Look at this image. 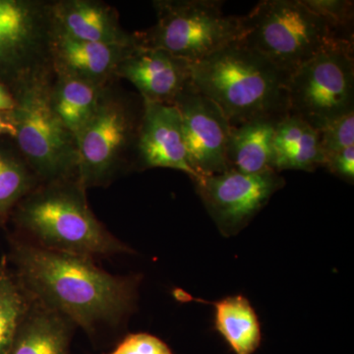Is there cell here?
I'll use <instances>...</instances> for the list:
<instances>
[{
  "label": "cell",
  "instance_id": "19",
  "mask_svg": "<svg viewBox=\"0 0 354 354\" xmlns=\"http://www.w3.org/2000/svg\"><path fill=\"white\" fill-rule=\"evenodd\" d=\"M111 85H97L75 77L53 72L50 87L51 104L65 127L74 135L76 141L77 137L97 111L106 88Z\"/></svg>",
  "mask_w": 354,
  "mask_h": 354
},
{
  "label": "cell",
  "instance_id": "28",
  "mask_svg": "<svg viewBox=\"0 0 354 354\" xmlns=\"http://www.w3.org/2000/svg\"><path fill=\"white\" fill-rule=\"evenodd\" d=\"M14 135H15V129L7 118L6 113H0V138L3 137L13 138Z\"/></svg>",
  "mask_w": 354,
  "mask_h": 354
},
{
  "label": "cell",
  "instance_id": "16",
  "mask_svg": "<svg viewBox=\"0 0 354 354\" xmlns=\"http://www.w3.org/2000/svg\"><path fill=\"white\" fill-rule=\"evenodd\" d=\"M325 167L319 133L295 115L281 118L272 140V169L315 171Z\"/></svg>",
  "mask_w": 354,
  "mask_h": 354
},
{
  "label": "cell",
  "instance_id": "1",
  "mask_svg": "<svg viewBox=\"0 0 354 354\" xmlns=\"http://www.w3.org/2000/svg\"><path fill=\"white\" fill-rule=\"evenodd\" d=\"M11 260L35 301L90 334L101 325H118L134 307L136 278L113 276L97 267L93 258L16 239Z\"/></svg>",
  "mask_w": 354,
  "mask_h": 354
},
{
  "label": "cell",
  "instance_id": "15",
  "mask_svg": "<svg viewBox=\"0 0 354 354\" xmlns=\"http://www.w3.org/2000/svg\"><path fill=\"white\" fill-rule=\"evenodd\" d=\"M55 31L70 38L116 46L137 44L134 32L123 29L114 7L97 0L51 1Z\"/></svg>",
  "mask_w": 354,
  "mask_h": 354
},
{
  "label": "cell",
  "instance_id": "25",
  "mask_svg": "<svg viewBox=\"0 0 354 354\" xmlns=\"http://www.w3.org/2000/svg\"><path fill=\"white\" fill-rule=\"evenodd\" d=\"M106 354H174L162 339L146 333L130 334Z\"/></svg>",
  "mask_w": 354,
  "mask_h": 354
},
{
  "label": "cell",
  "instance_id": "3",
  "mask_svg": "<svg viewBox=\"0 0 354 354\" xmlns=\"http://www.w3.org/2000/svg\"><path fill=\"white\" fill-rule=\"evenodd\" d=\"M78 178L41 183L14 209L16 227L35 245L87 256L131 252L95 218Z\"/></svg>",
  "mask_w": 354,
  "mask_h": 354
},
{
  "label": "cell",
  "instance_id": "6",
  "mask_svg": "<svg viewBox=\"0 0 354 354\" xmlns=\"http://www.w3.org/2000/svg\"><path fill=\"white\" fill-rule=\"evenodd\" d=\"M144 101L111 84L99 108L77 137L78 180L84 188L104 187L133 169Z\"/></svg>",
  "mask_w": 354,
  "mask_h": 354
},
{
  "label": "cell",
  "instance_id": "13",
  "mask_svg": "<svg viewBox=\"0 0 354 354\" xmlns=\"http://www.w3.org/2000/svg\"><path fill=\"white\" fill-rule=\"evenodd\" d=\"M191 65L169 51L137 44L121 62L116 76L129 81L144 102L174 106L192 82Z\"/></svg>",
  "mask_w": 354,
  "mask_h": 354
},
{
  "label": "cell",
  "instance_id": "27",
  "mask_svg": "<svg viewBox=\"0 0 354 354\" xmlns=\"http://www.w3.org/2000/svg\"><path fill=\"white\" fill-rule=\"evenodd\" d=\"M15 106V99L10 88L0 83V113H8Z\"/></svg>",
  "mask_w": 354,
  "mask_h": 354
},
{
  "label": "cell",
  "instance_id": "20",
  "mask_svg": "<svg viewBox=\"0 0 354 354\" xmlns=\"http://www.w3.org/2000/svg\"><path fill=\"white\" fill-rule=\"evenodd\" d=\"M216 328L236 354H252L259 348L262 333L250 302L242 295L213 302Z\"/></svg>",
  "mask_w": 354,
  "mask_h": 354
},
{
  "label": "cell",
  "instance_id": "23",
  "mask_svg": "<svg viewBox=\"0 0 354 354\" xmlns=\"http://www.w3.org/2000/svg\"><path fill=\"white\" fill-rule=\"evenodd\" d=\"M344 39L353 41V1L348 0H302Z\"/></svg>",
  "mask_w": 354,
  "mask_h": 354
},
{
  "label": "cell",
  "instance_id": "17",
  "mask_svg": "<svg viewBox=\"0 0 354 354\" xmlns=\"http://www.w3.org/2000/svg\"><path fill=\"white\" fill-rule=\"evenodd\" d=\"M74 327L68 319L32 299L8 354H69Z\"/></svg>",
  "mask_w": 354,
  "mask_h": 354
},
{
  "label": "cell",
  "instance_id": "8",
  "mask_svg": "<svg viewBox=\"0 0 354 354\" xmlns=\"http://www.w3.org/2000/svg\"><path fill=\"white\" fill-rule=\"evenodd\" d=\"M354 113L353 46L324 51L292 74L288 114L319 131Z\"/></svg>",
  "mask_w": 354,
  "mask_h": 354
},
{
  "label": "cell",
  "instance_id": "4",
  "mask_svg": "<svg viewBox=\"0 0 354 354\" xmlns=\"http://www.w3.org/2000/svg\"><path fill=\"white\" fill-rule=\"evenodd\" d=\"M51 66L11 90L15 99L7 118L15 129L12 140L41 183L78 178V148L50 100Z\"/></svg>",
  "mask_w": 354,
  "mask_h": 354
},
{
  "label": "cell",
  "instance_id": "24",
  "mask_svg": "<svg viewBox=\"0 0 354 354\" xmlns=\"http://www.w3.org/2000/svg\"><path fill=\"white\" fill-rule=\"evenodd\" d=\"M318 133L325 158L354 146V113L333 121Z\"/></svg>",
  "mask_w": 354,
  "mask_h": 354
},
{
  "label": "cell",
  "instance_id": "12",
  "mask_svg": "<svg viewBox=\"0 0 354 354\" xmlns=\"http://www.w3.org/2000/svg\"><path fill=\"white\" fill-rule=\"evenodd\" d=\"M164 167L187 174H196L190 167L184 142L180 115L174 106L144 102L133 169Z\"/></svg>",
  "mask_w": 354,
  "mask_h": 354
},
{
  "label": "cell",
  "instance_id": "18",
  "mask_svg": "<svg viewBox=\"0 0 354 354\" xmlns=\"http://www.w3.org/2000/svg\"><path fill=\"white\" fill-rule=\"evenodd\" d=\"M281 120L258 118L230 128L225 153L228 169L245 174L274 171L272 140Z\"/></svg>",
  "mask_w": 354,
  "mask_h": 354
},
{
  "label": "cell",
  "instance_id": "21",
  "mask_svg": "<svg viewBox=\"0 0 354 354\" xmlns=\"http://www.w3.org/2000/svg\"><path fill=\"white\" fill-rule=\"evenodd\" d=\"M41 184L15 144L9 137L0 138V225L14 209Z\"/></svg>",
  "mask_w": 354,
  "mask_h": 354
},
{
  "label": "cell",
  "instance_id": "26",
  "mask_svg": "<svg viewBox=\"0 0 354 354\" xmlns=\"http://www.w3.org/2000/svg\"><path fill=\"white\" fill-rule=\"evenodd\" d=\"M328 171L342 179L353 183L354 179V146L348 147L341 152L328 156L325 158V167Z\"/></svg>",
  "mask_w": 354,
  "mask_h": 354
},
{
  "label": "cell",
  "instance_id": "11",
  "mask_svg": "<svg viewBox=\"0 0 354 354\" xmlns=\"http://www.w3.org/2000/svg\"><path fill=\"white\" fill-rule=\"evenodd\" d=\"M174 106L180 115L188 160L196 176L230 171L225 153L232 127L215 102L191 82Z\"/></svg>",
  "mask_w": 354,
  "mask_h": 354
},
{
  "label": "cell",
  "instance_id": "2",
  "mask_svg": "<svg viewBox=\"0 0 354 354\" xmlns=\"http://www.w3.org/2000/svg\"><path fill=\"white\" fill-rule=\"evenodd\" d=\"M191 81L215 102L230 127L288 114L290 74L241 41L191 65Z\"/></svg>",
  "mask_w": 354,
  "mask_h": 354
},
{
  "label": "cell",
  "instance_id": "14",
  "mask_svg": "<svg viewBox=\"0 0 354 354\" xmlns=\"http://www.w3.org/2000/svg\"><path fill=\"white\" fill-rule=\"evenodd\" d=\"M90 43L70 38L53 28L50 48V66L64 74L97 85L118 82V67L136 46Z\"/></svg>",
  "mask_w": 354,
  "mask_h": 354
},
{
  "label": "cell",
  "instance_id": "7",
  "mask_svg": "<svg viewBox=\"0 0 354 354\" xmlns=\"http://www.w3.org/2000/svg\"><path fill=\"white\" fill-rule=\"evenodd\" d=\"M218 0H155L157 22L134 32L137 44L199 62L241 38V17L225 15Z\"/></svg>",
  "mask_w": 354,
  "mask_h": 354
},
{
  "label": "cell",
  "instance_id": "22",
  "mask_svg": "<svg viewBox=\"0 0 354 354\" xmlns=\"http://www.w3.org/2000/svg\"><path fill=\"white\" fill-rule=\"evenodd\" d=\"M32 304V298L3 258L0 262V354H8Z\"/></svg>",
  "mask_w": 354,
  "mask_h": 354
},
{
  "label": "cell",
  "instance_id": "9",
  "mask_svg": "<svg viewBox=\"0 0 354 354\" xmlns=\"http://www.w3.org/2000/svg\"><path fill=\"white\" fill-rule=\"evenodd\" d=\"M51 1L0 0V83L11 90L50 67Z\"/></svg>",
  "mask_w": 354,
  "mask_h": 354
},
{
  "label": "cell",
  "instance_id": "5",
  "mask_svg": "<svg viewBox=\"0 0 354 354\" xmlns=\"http://www.w3.org/2000/svg\"><path fill=\"white\" fill-rule=\"evenodd\" d=\"M239 41L292 74L324 51L353 46L302 0H264L241 17Z\"/></svg>",
  "mask_w": 354,
  "mask_h": 354
},
{
  "label": "cell",
  "instance_id": "10",
  "mask_svg": "<svg viewBox=\"0 0 354 354\" xmlns=\"http://www.w3.org/2000/svg\"><path fill=\"white\" fill-rule=\"evenodd\" d=\"M192 180L209 216L225 235L241 232L285 186L283 177L274 171L258 174L227 171Z\"/></svg>",
  "mask_w": 354,
  "mask_h": 354
}]
</instances>
